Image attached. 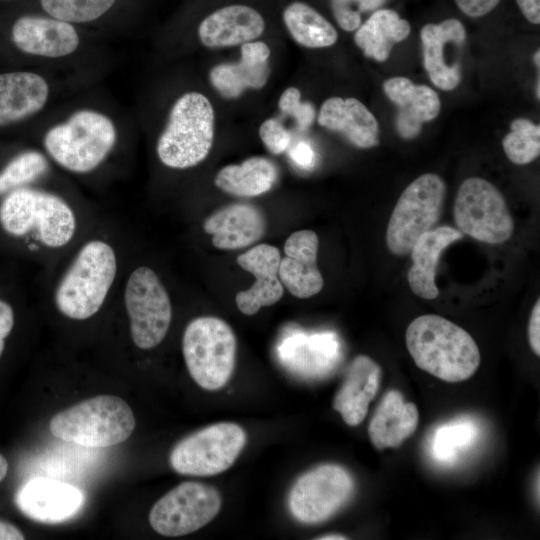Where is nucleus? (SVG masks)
Listing matches in <instances>:
<instances>
[{"instance_id": "obj_29", "label": "nucleus", "mask_w": 540, "mask_h": 540, "mask_svg": "<svg viewBox=\"0 0 540 540\" xmlns=\"http://www.w3.org/2000/svg\"><path fill=\"white\" fill-rule=\"evenodd\" d=\"M410 31L409 22L396 11L379 9L356 29L354 42L366 57L383 62L394 45L405 40Z\"/></svg>"}, {"instance_id": "obj_17", "label": "nucleus", "mask_w": 540, "mask_h": 540, "mask_svg": "<svg viewBox=\"0 0 540 540\" xmlns=\"http://www.w3.org/2000/svg\"><path fill=\"white\" fill-rule=\"evenodd\" d=\"M281 254L270 244L256 245L237 257L238 265L255 277L254 284L236 294L235 301L241 313L256 314L262 307L277 303L284 294L278 270Z\"/></svg>"}, {"instance_id": "obj_40", "label": "nucleus", "mask_w": 540, "mask_h": 540, "mask_svg": "<svg viewBox=\"0 0 540 540\" xmlns=\"http://www.w3.org/2000/svg\"><path fill=\"white\" fill-rule=\"evenodd\" d=\"M528 339L533 352L540 355V300L538 299L532 309L528 324Z\"/></svg>"}, {"instance_id": "obj_14", "label": "nucleus", "mask_w": 540, "mask_h": 540, "mask_svg": "<svg viewBox=\"0 0 540 540\" xmlns=\"http://www.w3.org/2000/svg\"><path fill=\"white\" fill-rule=\"evenodd\" d=\"M221 504V495L215 487L195 481L183 482L154 504L149 523L164 536L187 535L214 519Z\"/></svg>"}, {"instance_id": "obj_32", "label": "nucleus", "mask_w": 540, "mask_h": 540, "mask_svg": "<svg viewBox=\"0 0 540 540\" xmlns=\"http://www.w3.org/2000/svg\"><path fill=\"white\" fill-rule=\"evenodd\" d=\"M502 146L512 163L526 165L532 162L540 154V126L526 118L513 120Z\"/></svg>"}, {"instance_id": "obj_11", "label": "nucleus", "mask_w": 540, "mask_h": 540, "mask_svg": "<svg viewBox=\"0 0 540 540\" xmlns=\"http://www.w3.org/2000/svg\"><path fill=\"white\" fill-rule=\"evenodd\" d=\"M246 442V432L240 425L212 424L178 442L170 453V464L182 475H216L233 465Z\"/></svg>"}, {"instance_id": "obj_30", "label": "nucleus", "mask_w": 540, "mask_h": 540, "mask_svg": "<svg viewBox=\"0 0 540 540\" xmlns=\"http://www.w3.org/2000/svg\"><path fill=\"white\" fill-rule=\"evenodd\" d=\"M277 177V168L271 160L253 156L240 164H230L221 168L215 176L214 183L227 194L255 197L270 191Z\"/></svg>"}, {"instance_id": "obj_24", "label": "nucleus", "mask_w": 540, "mask_h": 540, "mask_svg": "<svg viewBox=\"0 0 540 540\" xmlns=\"http://www.w3.org/2000/svg\"><path fill=\"white\" fill-rule=\"evenodd\" d=\"M318 124L341 133L351 144L367 149L379 144V124L356 98L330 97L320 107Z\"/></svg>"}, {"instance_id": "obj_19", "label": "nucleus", "mask_w": 540, "mask_h": 540, "mask_svg": "<svg viewBox=\"0 0 540 540\" xmlns=\"http://www.w3.org/2000/svg\"><path fill=\"white\" fill-rule=\"evenodd\" d=\"M84 502L76 487L50 479L26 482L16 494V503L27 517L45 523L61 522L72 517Z\"/></svg>"}, {"instance_id": "obj_1", "label": "nucleus", "mask_w": 540, "mask_h": 540, "mask_svg": "<svg viewBox=\"0 0 540 540\" xmlns=\"http://www.w3.org/2000/svg\"><path fill=\"white\" fill-rule=\"evenodd\" d=\"M128 263L126 239L107 222L95 221L48 270L44 294L63 318L84 322L114 300Z\"/></svg>"}, {"instance_id": "obj_23", "label": "nucleus", "mask_w": 540, "mask_h": 540, "mask_svg": "<svg viewBox=\"0 0 540 540\" xmlns=\"http://www.w3.org/2000/svg\"><path fill=\"white\" fill-rule=\"evenodd\" d=\"M381 378V367L373 359L366 355L353 359L333 400V408L347 425L357 426L365 419Z\"/></svg>"}, {"instance_id": "obj_22", "label": "nucleus", "mask_w": 540, "mask_h": 540, "mask_svg": "<svg viewBox=\"0 0 540 540\" xmlns=\"http://www.w3.org/2000/svg\"><path fill=\"white\" fill-rule=\"evenodd\" d=\"M202 226L212 236L214 247L236 250L254 244L264 235L266 219L256 206L234 203L213 212Z\"/></svg>"}, {"instance_id": "obj_8", "label": "nucleus", "mask_w": 540, "mask_h": 540, "mask_svg": "<svg viewBox=\"0 0 540 540\" xmlns=\"http://www.w3.org/2000/svg\"><path fill=\"white\" fill-rule=\"evenodd\" d=\"M135 424L131 408L122 398L99 395L57 413L49 429L61 440L84 447L105 448L127 440Z\"/></svg>"}, {"instance_id": "obj_42", "label": "nucleus", "mask_w": 540, "mask_h": 540, "mask_svg": "<svg viewBox=\"0 0 540 540\" xmlns=\"http://www.w3.org/2000/svg\"><path fill=\"white\" fill-rule=\"evenodd\" d=\"M22 532L14 525L0 521V540H22Z\"/></svg>"}, {"instance_id": "obj_45", "label": "nucleus", "mask_w": 540, "mask_h": 540, "mask_svg": "<svg viewBox=\"0 0 540 540\" xmlns=\"http://www.w3.org/2000/svg\"><path fill=\"white\" fill-rule=\"evenodd\" d=\"M534 62L537 65V67L539 68V66H540V51H539V49L534 54Z\"/></svg>"}, {"instance_id": "obj_21", "label": "nucleus", "mask_w": 540, "mask_h": 540, "mask_svg": "<svg viewBox=\"0 0 540 540\" xmlns=\"http://www.w3.org/2000/svg\"><path fill=\"white\" fill-rule=\"evenodd\" d=\"M240 53L238 62L218 64L209 72L211 85L227 99L238 98L247 89L263 88L270 76V48L265 42L244 43Z\"/></svg>"}, {"instance_id": "obj_5", "label": "nucleus", "mask_w": 540, "mask_h": 540, "mask_svg": "<svg viewBox=\"0 0 540 540\" xmlns=\"http://www.w3.org/2000/svg\"><path fill=\"white\" fill-rule=\"evenodd\" d=\"M84 48L76 26L48 14H22L0 26L3 67L65 62L73 60Z\"/></svg>"}, {"instance_id": "obj_9", "label": "nucleus", "mask_w": 540, "mask_h": 540, "mask_svg": "<svg viewBox=\"0 0 540 540\" xmlns=\"http://www.w3.org/2000/svg\"><path fill=\"white\" fill-rule=\"evenodd\" d=\"M237 341L231 326L218 317L192 319L182 336V353L192 379L203 389L219 390L230 380Z\"/></svg>"}, {"instance_id": "obj_25", "label": "nucleus", "mask_w": 540, "mask_h": 540, "mask_svg": "<svg viewBox=\"0 0 540 540\" xmlns=\"http://www.w3.org/2000/svg\"><path fill=\"white\" fill-rule=\"evenodd\" d=\"M420 38L423 65L431 82L444 91L455 89L461 81V67L450 66L444 55L449 43L465 42L466 30L462 22L450 18L439 24H426L421 29Z\"/></svg>"}, {"instance_id": "obj_6", "label": "nucleus", "mask_w": 540, "mask_h": 540, "mask_svg": "<svg viewBox=\"0 0 540 540\" xmlns=\"http://www.w3.org/2000/svg\"><path fill=\"white\" fill-rule=\"evenodd\" d=\"M214 122L213 106L204 94L188 91L180 95L156 141L159 162L172 170L199 165L212 149Z\"/></svg>"}, {"instance_id": "obj_10", "label": "nucleus", "mask_w": 540, "mask_h": 540, "mask_svg": "<svg viewBox=\"0 0 540 540\" xmlns=\"http://www.w3.org/2000/svg\"><path fill=\"white\" fill-rule=\"evenodd\" d=\"M445 195V182L435 173H425L405 188L386 230V245L393 255H408L417 239L434 228L441 216Z\"/></svg>"}, {"instance_id": "obj_7", "label": "nucleus", "mask_w": 540, "mask_h": 540, "mask_svg": "<svg viewBox=\"0 0 540 540\" xmlns=\"http://www.w3.org/2000/svg\"><path fill=\"white\" fill-rule=\"evenodd\" d=\"M115 300L128 322L135 347L150 350L165 339L172 321L170 294L162 279L146 264L127 263Z\"/></svg>"}, {"instance_id": "obj_13", "label": "nucleus", "mask_w": 540, "mask_h": 540, "mask_svg": "<svg viewBox=\"0 0 540 540\" xmlns=\"http://www.w3.org/2000/svg\"><path fill=\"white\" fill-rule=\"evenodd\" d=\"M354 481L340 465L323 464L301 475L293 484L288 506L304 524H318L333 516L351 498Z\"/></svg>"}, {"instance_id": "obj_16", "label": "nucleus", "mask_w": 540, "mask_h": 540, "mask_svg": "<svg viewBox=\"0 0 540 540\" xmlns=\"http://www.w3.org/2000/svg\"><path fill=\"white\" fill-rule=\"evenodd\" d=\"M265 28L266 20L257 8L230 3L207 14L197 27V36L207 48H226L257 40Z\"/></svg>"}, {"instance_id": "obj_36", "label": "nucleus", "mask_w": 540, "mask_h": 540, "mask_svg": "<svg viewBox=\"0 0 540 540\" xmlns=\"http://www.w3.org/2000/svg\"><path fill=\"white\" fill-rule=\"evenodd\" d=\"M259 137L267 150L276 155L283 153L291 142L290 133L273 118L262 122L259 127Z\"/></svg>"}, {"instance_id": "obj_31", "label": "nucleus", "mask_w": 540, "mask_h": 540, "mask_svg": "<svg viewBox=\"0 0 540 540\" xmlns=\"http://www.w3.org/2000/svg\"><path fill=\"white\" fill-rule=\"evenodd\" d=\"M283 23L300 46L325 48L334 45L338 39L335 27L310 4L293 0L282 11Z\"/></svg>"}, {"instance_id": "obj_33", "label": "nucleus", "mask_w": 540, "mask_h": 540, "mask_svg": "<svg viewBox=\"0 0 540 540\" xmlns=\"http://www.w3.org/2000/svg\"><path fill=\"white\" fill-rule=\"evenodd\" d=\"M117 0H40L46 14L71 23L85 24L101 18Z\"/></svg>"}, {"instance_id": "obj_39", "label": "nucleus", "mask_w": 540, "mask_h": 540, "mask_svg": "<svg viewBox=\"0 0 540 540\" xmlns=\"http://www.w3.org/2000/svg\"><path fill=\"white\" fill-rule=\"evenodd\" d=\"M292 161L303 169H311L315 165V153L306 142L297 143L290 150Z\"/></svg>"}, {"instance_id": "obj_4", "label": "nucleus", "mask_w": 540, "mask_h": 540, "mask_svg": "<svg viewBox=\"0 0 540 540\" xmlns=\"http://www.w3.org/2000/svg\"><path fill=\"white\" fill-rule=\"evenodd\" d=\"M405 341L414 363L443 381H465L479 368L481 355L475 340L442 316L415 318L406 329Z\"/></svg>"}, {"instance_id": "obj_35", "label": "nucleus", "mask_w": 540, "mask_h": 540, "mask_svg": "<svg viewBox=\"0 0 540 540\" xmlns=\"http://www.w3.org/2000/svg\"><path fill=\"white\" fill-rule=\"evenodd\" d=\"M279 109L295 119L301 130L308 129L315 118V108L310 102L301 101L300 90L296 87L286 88L279 100Z\"/></svg>"}, {"instance_id": "obj_34", "label": "nucleus", "mask_w": 540, "mask_h": 540, "mask_svg": "<svg viewBox=\"0 0 540 540\" xmlns=\"http://www.w3.org/2000/svg\"><path fill=\"white\" fill-rule=\"evenodd\" d=\"M333 17L339 27L347 32L362 24V15L376 11L386 0H329Z\"/></svg>"}, {"instance_id": "obj_2", "label": "nucleus", "mask_w": 540, "mask_h": 540, "mask_svg": "<svg viewBox=\"0 0 540 540\" xmlns=\"http://www.w3.org/2000/svg\"><path fill=\"white\" fill-rule=\"evenodd\" d=\"M51 180L0 197L1 239L46 268L96 221L80 200Z\"/></svg>"}, {"instance_id": "obj_28", "label": "nucleus", "mask_w": 540, "mask_h": 540, "mask_svg": "<svg viewBox=\"0 0 540 540\" xmlns=\"http://www.w3.org/2000/svg\"><path fill=\"white\" fill-rule=\"evenodd\" d=\"M54 165L35 146L0 147V197L52 179Z\"/></svg>"}, {"instance_id": "obj_38", "label": "nucleus", "mask_w": 540, "mask_h": 540, "mask_svg": "<svg viewBox=\"0 0 540 540\" xmlns=\"http://www.w3.org/2000/svg\"><path fill=\"white\" fill-rule=\"evenodd\" d=\"M467 16L478 18L491 12L501 0H454Z\"/></svg>"}, {"instance_id": "obj_20", "label": "nucleus", "mask_w": 540, "mask_h": 540, "mask_svg": "<svg viewBox=\"0 0 540 540\" xmlns=\"http://www.w3.org/2000/svg\"><path fill=\"white\" fill-rule=\"evenodd\" d=\"M383 91L397 107L395 128L403 139H413L422 125L435 119L441 108L438 94L426 85H416L402 76L384 81Z\"/></svg>"}, {"instance_id": "obj_44", "label": "nucleus", "mask_w": 540, "mask_h": 540, "mask_svg": "<svg viewBox=\"0 0 540 540\" xmlns=\"http://www.w3.org/2000/svg\"><path fill=\"white\" fill-rule=\"evenodd\" d=\"M316 539H319V540H343V539H347V537H345L342 534H326V535L317 537Z\"/></svg>"}, {"instance_id": "obj_18", "label": "nucleus", "mask_w": 540, "mask_h": 540, "mask_svg": "<svg viewBox=\"0 0 540 540\" xmlns=\"http://www.w3.org/2000/svg\"><path fill=\"white\" fill-rule=\"evenodd\" d=\"M318 249V236L308 229L293 232L285 241V257L280 260L278 274L283 286L297 298L312 297L323 288Z\"/></svg>"}, {"instance_id": "obj_37", "label": "nucleus", "mask_w": 540, "mask_h": 540, "mask_svg": "<svg viewBox=\"0 0 540 540\" xmlns=\"http://www.w3.org/2000/svg\"><path fill=\"white\" fill-rule=\"evenodd\" d=\"M10 294L0 291V357L6 348V340L15 326V308L8 296Z\"/></svg>"}, {"instance_id": "obj_26", "label": "nucleus", "mask_w": 540, "mask_h": 540, "mask_svg": "<svg viewBox=\"0 0 540 540\" xmlns=\"http://www.w3.org/2000/svg\"><path fill=\"white\" fill-rule=\"evenodd\" d=\"M463 233L450 226H440L423 233L411 251L412 266L407 280L412 292L420 298L433 300L439 295L435 275L443 250L461 239Z\"/></svg>"}, {"instance_id": "obj_3", "label": "nucleus", "mask_w": 540, "mask_h": 540, "mask_svg": "<svg viewBox=\"0 0 540 540\" xmlns=\"http://www.w3.org/2000/svg\"><path fill=\"white\" fill-rule=\"evenodd\" d=\"M121 144L122 132L115 118L103 109L84 106L42 130L38 147L54 167L88 178L108 167Z\"/></svg>"}, {"instance_id": "obj_43", "label": "nucleus", "mask_w": 540, "mask_h": 540, "mask_svg": "<svg viewBox=\"0 0 540 540\" xmlns=\"http://www.w3.org/2000/svg\"><path fill=\"white\" fill-rule=\"evenodd\" d=\"M8 471V462L6 458L0 454V482L5 478Z\"/></svg>"}, {"instance_id": "obj_41", "label": "nucleus", "mask_w": 540, "mask_h": 540, "mask_svg": "<svg viewBox=\"0 0 540 540\" xmlns=\"http://www.w3.org/2000/svg\"><path fill=\"white\" fill-rule=\"evenodd\" d=\"M524 17L532 24L540 23V0H516Z\"/></svg>"}, {"instance_id": "obj_12", "label": "nucleus", "mask_w": 540, "mask_h": 540, "mask_svg": "<svg viewBox=\"0 0 540 540\" xmlns=\"http://www.w3.org/2000/svg\"><path fill=\"white\" fill-rule=\"evenodd\" d=\"M453 215L458 230L484 243H503L514 231L513 218L504 196L492 183L480 177L467 178L462 182Z\"/></svg>"}, {"instance_id": "obj_27", "label": "nucleus", "mask_w": 540, "mask_h": 540, "mask_svg": "<svg viewBox=\"0 0 540 540\" xmlns=\"http://www.w3.org/2000/svg\"><path fill=\"white\" fill-rule=\"evenodd\" d=\"M418 419L416 405L405 402L399 391L390 390L369 422V438L378 450L396 448L415 432Z\"/></svg>"}, {"instance_id": "obj_15", "label": "nucleus", "mask_w": 540, "mask_h": 540, "mask_svg": "<svg viewBox=\"0 0 540 540\" xmlns=\"http://www.w3.org/2000/svg\"><path fill=\"white\" fill-rule=\"evenodd\" d=\"M52 79L38 68L3 67L0 70V133L30 124L54 96Z\"/></svg>"}]
</instances>
